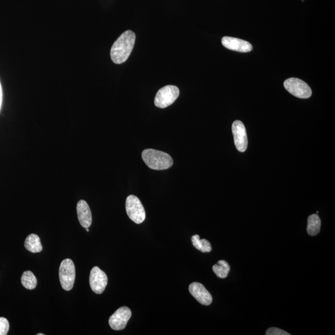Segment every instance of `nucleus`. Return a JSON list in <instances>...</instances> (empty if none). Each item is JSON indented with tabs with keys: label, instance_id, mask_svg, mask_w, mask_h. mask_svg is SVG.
Returning <instances> with one entry per match:
<instances>
[{
	"label": "nucleus",
	"instance_id": "1",
	"mask_svg": "<svg viewBox=\"0 0 335 335\" xmlns=\"http://www.w3.org/2000/svg\"><path fill=\"white\" fill-rule=\"evenodd\" d=\"M136 34L132 31H126L116 40L110 49V58L114 63L121 64L128 60L133 50Z\"/></svg>",
	"mask_w": 335,
	"mask_h": 335
},
{
	"label": "nucleus",
	"instance_id": "2",
	"mask_svg": "<svg viewBox=\"0 0 335 335\" xmlns=\"http://www.w3.org/2000/svg\"><path fill=\"white\" fill-rule=\"evenodd\" d=\"M142 157L148 167L154 170H167L174 164V160L169 154L155 149L144 150Z\"/></svg>",
	"mask_w": 335,
	"mask_h": 335
},
{
	"label": "nucleus",
	"instance_id": "3",
	"mask_svg": "<svg viewBox=\"0 0 335 335\" xmlns=\"http://www.w3.org/2000/svg\"><path fill=\"white\" fill-rule=\"evenodd\" d=\"M75 266L74 262L70 259H66L62 261L59 268V279L62 288L67 291L72 290L75 280Z\"/></svg>",
	"mask_w": 335,
	"mask_h": 335
},
{
	"label": "nucleus",
	"instance_id": "4",
	"mask_svg": "<svg viewBox=\"0 0 335 335\" xmlns=\"http://www.w3.org/2000/svg\"><path fill=\"white\" fill-rule=\"evenodd\" d=\"M179 95L180 90L177 86H165L158 90L154 102L156 107L165 108L174 103Z\"/></svg>",
	"mask_w": 335,
	"mask_h": 335
},
{
	"label": "nucleus",
	"instance_id": "5",
	"mask_svg": "<svg viewBox=\"0 0 335 335\" xmlns=\"http://www.w3.org/2000/svg\"><path fill=\"white\" fill-rule=\"evenodd\" d=\"M126 209L127 214L134 222L140 224L145 220L146 214L144 207L136 196L130 195L127 198Z\"/></svg>",
	"mask_w": 335,
	"mask_h": 335
},
{
	"label": "nucleus",
	"instance_id": "6",
	"mask_svg": "<svg viewBox=\"0 0 335 335\" xmlns=\"http://www.w3.org/2000/svg\"><path fill=\"white\" fill-rule=\"evenodd\" d=\"M286 90L299 98L307 99L312 95V90L306 83L296 78H291L284 83Z\"/></svg>",
	"mask_w": 335,
	"mask_h": 335
},
{
	"label": "nucleus",
	"instance_id": "7",
	"mask_svg": "<svg viewBox=\"0 0 335 335\" xmlns=\"http://www.w3.org/2000/svg\"><path fill=\"white\" fill-rule=\"evenodd\" d=\"M131 315V310L129 308L127 307L120 308L109 318V324L110 328L114 330H122L126 328Z\"/></svg>",
	"mask_w": 335,
	"mask_h": 335
},
{
	"label": "nucleus",
	"instance_id": "8",
	"mask_svg": "<svg viewBox=\"0 0 335 335\" xmlns=\"http://www.w3.org/2000/svg\"><path fill=\"white\" fill-rule=\"evenodd\" d=\"M107 275L98 266L92 268L90 275V285L94 293L101 294L107 285Z\"/></svg>",
	"mask_w": 335,
	"mask_h": 335
},
{
	"label": "nucleus",
	"instance_id": "9",
	"mask_svg": "<svg viewBox=\"0 0 335 335\" xmlns=\"http://www.w3.org/2000/svg\"><path fill=\"white\" fill-rule=\"evenodd\" d=\"M232 129L237 149L240 152H245L248 146V138L244 123L236 121L232 124Z\"/></svg>",
	"mask_w": 335,
	"mask_h": 335
},
{
	"label": "nucleus",
	"instance_id": "10",
	"mask_svg": "<svg viewBox=\"0 0 335 335\" xmlns=\"http://www.w3.org/2000/svg\"><path fill=\"white\" fill-rule=\"evenodd\" d=\"M189 291L191 295L198 301L200 304L204 305H209L212 302V297L210 295L204 286L199 283H191L189 286Z\"/></svg>",
	"mask_w": 335,
	"mask_h": 335
},
{
	"label": "nucleus",
	"instance_id": "11",
	"mask_svg": "<svg viewBox=\"0 0 335 335\" xmlns=\"http://www.w3.org/2000/svg\"><path fill=\"white\" fill-rule=\"evenodd\" d=\"M221 44L229 50L239 52H248L253 49V46L246 40L232 37H224Z\"/></svg>",
	"mask_w": 335,
	"mask_h": 335
},
{
	"label": "nucleus",
	"instance_id": "12",
	"mask_svg": "<svg viewBox=\"0 0 335 335\" xmlns=\"http://www.w3.org/2000/svg\"><path fill=\"white\" fill-rule=\"evenodd\" d=\"M78 220L84 228H89L92 224V215L90 207L84 200L78 201L77 206Z\"/></svg>",
	"mask_w": 335,
	"mask_h": 335
},
{
	"label": "nucleus",
	"instance_id": "13",
	"mask_svg": "<svg viewBox=\"0 0 335 335\" xmlns=\"http://www.w3.org/2000/svg\"><path fill=\"white\" fill-rule=\"evenodd\" d=\"M26 249L31 253H39L42 250V245L40 238L37 235L32 234L27 237L24 242Z\"/></svg>",
	"mask_w": 335,
	"mask_h": 335
},
{
	"label": "nucleus",
	"instance_id": "14",
	"mask_svg": "<svg viewBox=\"0 0 335 335\" xmlns=\"http://www.w3.org/2000/svg\"><path fill=\"white\" fill-rule=\"evenodd\" d=\"M308 234L310 236H315L319 234L321 228V220L317 214L310 215L307 220Z\"/></svg>",
	"mask_w": 335,
	"mask_h": 335
},
{
	"label": "nucleus",
	"instance_id": "15",
	"mask_svg": "<svg viewBox=\"0 0 335 335\" xmlns=\"http://www.w3.org/2000/svg\"><path fill=\"white\" fill-rule=\"evenodd\" d=\"M191 241L194 247L202 253H209L212 250L210 242L206 239H200L198 235L192 237Z\"/></svg>",
	"mask_w": 335,
	"mask_h": 335
},
{
	"label": "nucleus",
	"instance_id": "16",
	"mask_svg": "<svg viewBox=\"0 0 335 335\" xmlns=\"http://www.w3.org/2000/svg\"><path fill=\"white\" fill-rule=\"evenodd\" d=\"M213 271L217 277L224 279L228 277L231 267L228 262L225 260H220L212 267Z\"/></svg>",
	"mask_w": 335,
	"mask_h": 335
},
{
	"label": "nucleus",
	"instance_id": "17",
	"mask_svg": "<svg viewBox=\"0 0 335 335\" xmlns=\"http://www.w3.org/2000/svg\"><path fill=\"white\" fill-rule=\"evenodd\" d=\"M21 283L24 287L28 290H34L37 285V278L31 271H24L21 277Z\"/></svg>",
	"mask_w": 335,
	"mask_h": 335
},
{
	"label": "nucleus",
	"instance_id": "18",
	"mask_svg": "<svg viewBox=\"0 0 335 335\" xmlns=\"http://www.w3.org/2000/svg\"><path fill=\"white\" fill-rule=\"evenodd\" d=\"M10 324L6 318L0 317V335H6L9 331Z\"/></svg>",
	"mask_w": 335,
	"mask_h": 335
},
{
	"label": "nucleus",
	"instance_id": "19",
	"mask_svg": "<svg viewBox=\"0 0 335 335\" xmlns=\"http://www.w3.org/2000/svg\"><path fill=\"white\" fill-rule=\"evenodd\" d=\"M266 335H290L288 332L277 328H270L267 329Z\"/></svg>",
	"mask_w": 335,
	"mask_h": 335
},
{
	"label": "nucleus",
	"instance_id": "20",
	"mask_svg": "<svg viewBox=\"0 0 335 335\" xmlns=\"http://www.w3.org/2000/svg\"><path fill=\"white\" fill-rule=\"evenodd\" d=\"M2 88L1 86V83H0V109H1L2 104Z\"/></svg>",
	"mask_w": 335,
	"mask_h": 335
},
{
	"label": "nucleus",
	"instance_id": "21",
	"mask_svg": "<svg viewBox=\"0 0 335 335\" xmlns=\"http://www.w3.org/2000/svg\"><path fill=\"white\" fill-rule=\"evenodd\" d=\"M86 232H89L90 231V230H89L88 228H86Z\"/></svg>",
	"mask_w": 335,
	"mask_h": 335
},
{
	"label": "nucleus",
	"instance_id": "22",
	"mask_svg": "<svg viewBox=\"0 0 335 335\" xmlns=\"http://www.w3.org/2000/svg\"><path fill=\"white\" fill-rule=\"evenodd\" d=\"M37 335H44V334H43V333H38Z\"/></svg>",
	"mask_w": 335,
	"mask_h": 335
},
{
	"label": "nucleus",
	"instance_id": "23",
	"mask_svg": "<svg viewBox=\"0 0 335 335\" xmlns=\"http://www.w3.org/2000/svg\"><path fill=\"white\" fill-rule=\"evenodd\" d=\"M302 1H304V0H302Z\"/></svg>",
	"mask_w": 335,
	"mask_h": 335
}]
</instances>
